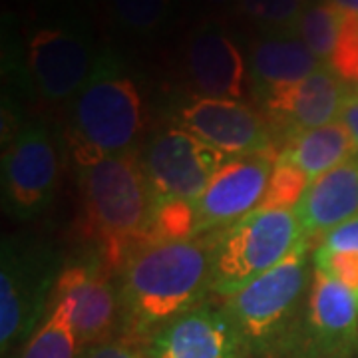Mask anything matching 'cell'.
<instances>
[{"label": "cell", "mask_w": 358, "mask_h": 358, "mask_svg": "<svg viewBox=\"0 0 358 358\" xmlns=\"http://www.w3.org/2000/svg\"><path fill=\"white\" fill-rule=\"evenodd\" d=\"M209 4L213 6H225V4H231V2H237V0H207Z\"/></svg>", "instance_id": "4dcf8cb0"}, {"label": "cell", "mask_w": 358, "mask_h": 358, "mask_svg": "<svg viewBox=\"0 0 358 358\" xmlns=\"http://www.w3.org/2000/svg\"><path fill=\"white\" fill-rule=\"evenodd\" d=\"M315 268L329 273L338 282L358 294V253L355 251H315Z\"/></svg>", "instance_id": "484cf974"}, {"label": "cell", "mask_w": 358, "mask_h": 358, "mask_svg": "<svg viewBox=\"0 0 358 358\" xmlns=\"http://www.w3.org/2000/svg\"><path fill=\"white\" fill-rule=\"evenodd\" d=\"M213 233L187 239H154L136 249L122 267L120 305L124 327L152 338L179 315L199 307L213 289Z\"/></svg>", "instance_id": "6da1fadb"}, {"label": "cell", "mask_w": 358, "mask_h": 358, "mask_svg": "<svg viewBox=\"0 0 358 358\" xmlns=\"http://www.w3.org/2000/svg\"><path fill=\"white\" fill-rule=\"evenodd\" d=\"M308 239H303L289 255L241 291L223 299L249 350L279 352L294 324L296 308L308 279Z\"/></svg>", "instance_id": "277c9868"}, {"label": "cell", "mask_w": 358, "mask_h": 358, "mask_svg": "<svg viewBox=\"0 0 358 358\" xmlns=\"http://www.w3.org/2000/svg\"><path fill=\"white\" fill-rule=\"evenodd\" d=\"M357 154V145L348 129L341 120H336L320 128L296 131L282 148L279 157L296 167L310 183L334 167L343 166Z\"/></svg>", "instance_id": "d6986e66"}, {"label": "cell", "mask_w": 358, "mask_h": 358, "mask_svg": "<svg viewBox=\"0 0 358 358\" xmlns=\"http://www.w3.org/2000/svg\"><path fill=\"white\" fill-rule=\"evenodd\" d=\"M294 213L308 241L358 215V159L352 157L310 181Z\"/></svg>", "instance_id": "e0dca14e"}, {"label": "cell", "mask_w": 358, "mask_h": 358, "mask_svg": "<svg viewBox=\"0 0 358 358\" xmlns=\"http://www.w3.org/2000/svg\"><path fill=\"white\" fill-rule=\"evenodd\" d=\"M185 68L197 98L239 100L245 96L247 62L239 46L217 22L193 30L185 52Z\"/></svg>", "instance_id": "9a60e30c"}, {"label": "cell", "mask_w": 358, "mask_h": 358, "mask_svg": "<svg viewBox=\"0 0 358 358\" xmlns=\"http://www.w3.org/2000/svg\"><path fill=\"white\" fill-rule=\"evenodd\" d=\"M346 98L345 80L324 64L301 82L268 92L265 103L271 114L296 134L341 120Z\"/></svg>", "instance_id": "2e32d148"}, {"label": "cell", "mask_w": 358, "mask_h": 358, "mask_svg": "<svg viewBox=\"0 0 358 358\" xmlns=\"http://www.w3.org/2000/svg\"><path fill=\"white\" fill-rule=\"evenodd\" d=\"M341 122L348 129L358 152V94H348L345 106H343V112H341Z\"/></svg>", "instance_id": "f1b7e54d"}, {"label": "cell", "mask_w": 358, "mask_h": 358, "mask_svg": "<svg viewBox=\"0 0 358 358\" xmlns=\"http://www.w3.org/2000/svg\"><path fill=\"white\" fill-rule=\"evenodd\" d=\"M307 185L308 179L296 167L279 157L261 207H291L294 209V205L303 197Z\"/></svg>", "instance_id": "cb8c5ba5"}, {"label": "cell", "mask_w": 358, "mask_h": 358, "mask_svg": "<svg viewBox=\"0 0 358 358\" xmlns=\"http://www.w3.org/2000/svg\"><path fill=\"white\" fill-rule=\"evenodd\" d=\"M343 20H345V13L341 8H336L331 0H320L315 4H307L294 30L307 44L308 50L322 64H329L341 36Z\"/></svg>", "instance_id": "44dd1931"}, {"label": "cell", "mask_w": 358, "mask_h": 358, "mask_svg": "<svg viewBox=\"0 0 358 358\" xmlns=\"http://www.w3.org/2000/svg\"><path fill=\"white\" fill-rule=\"evenodd\" d=\"M305 237L291 207H257L235 225L217 231L213 293L227 299L267 273Z\"/></svg>", "instance_id": "5b68a950"}, {"label": "cell", "mask_w": 358, "mask_h": 358, "mask_svg": "<svg viewBox=\"0 0 358 358\" xmlns=\"http://www.w3.org/2000/svg\"><path fill=\"white\" fill-rule=\"evenodd\" d=\"M336 8H341L343 13L358 16V0H331Z\"/></svg>", "instance_id": "f546056e"}, {"label": "cell", "mask_w": 358, "mask_h": 358, "mask_svg": "<svg viewBox=\"0 0 358 358\" xmlns=\"http://www.w3.org/2000/svg\"><path fill=\"white\" fill-rule=\"evenodd\" d=\"M173 0H108L117 24L131 34L150 36L166 24Z\"/></svg>", "instance_id": "7402d4cb"}, {"label": "cell", "mask_w": 358, "mask_h": 358, "mask_svg": "<svg viewBox=\"0 0 358 358\" xmlns=\"http://www.w3.org/2000/svg\"><path fill=\"white\" fill-rule=\"evenodd\" d=\"M82 348L62 301L52 299V307L38 331L30 336L18 358H80Z\"/></svg>", "instance_id": "ffe728a7"}, {"label": "cell", "mask_w": 358, "mask_h": 358, "mask_svg": "<svg viewBox=\"0 0 358 358\" xmlns=\"http://www.w3.org/2000/svg\"><path fill=\"white\" fill-rule=\"evenodd\" d=\"M176 120L179 128L227 157L275 152L263 117L239 100L195 98L179 108Z\"/></svg>", "instance_id": "7c38bea8"}, {"label": "cell", "mask_w": 358, "mask_h": 358, "mask_svg": "<svg viewBox=\"0 0 358 358\" xmlns=\"http://www.w3.org/2000/svg\"><path fill=\"white\" fill-rule=\"evenodd\" d=\"M239 10L263 30H294L307 0H237Z\"/></svg>", "instance_id": "603a6c76"}, {"label": "cell", "mask_w": 358, "mask_h": 358, "mask_svg": "<svg viewBox=\"0 0 358 358\" xmlns=\"http://www.w3.org/2000/svg\"><path fill=\"white\" fill-rule=\"evenodd\" d=\"M58 154L44 124L32 122L16 129L2 157L4 205L18 219L40 215L54 199Z\"/></svg>", "instance_id": "30bf717a"}, {"label": "cell", "mask_w": 358, "mask_h": 358, "mask_svg": "<svg viewBox=\"0 0 358 358\" xmlns=\"http://www.w3.org/2000/svg\"><path fill=\"white\" fill-rule=\"evenodd\" d=\"M80 233L103 271L122 268L141 245L154 241L155 197L136 152L80 167Z\"/></svg>", "instance_id": "7a4b0ae2"}, {"label": "cell", "mask_w": 358, "mask_h": 358, "mask_svg": "<svg viewBox=\"0 0 358 358\" xmlns=\"http://www.w3.org/2000/svg\"><path fill=\"white\" fill-rule=\"evenodd\" d=\"M48 247L4 239L0 259V352L6 358L38 331L46 299L60 275Z\"/></svg>", "instance_id": "8992f818"}, {"label": "cell", "mask_w": 358, "mask_h": 358, "mask_svg": "<svg viewBox=\"0 0 358 358\" xmlns=\"http://www.w3.org/2000/svg\"><path fill=\"white\" fill-rule=\"evenodd\" d=\"M98 54L90 34L76 24L38 26L26 42V64L42 100H72L88 82Z\"/></svg>", "instance_id": "9c48e42d"}, {"label": "cell", "mask_w": 358, "mask_h": 358, "mask_svg": "<svg viewBox=\"0 0 358 358\" xmlns=\"http://www.w3.org/2000/svg\"><path fill=\"white\" fill-rule=\"evenodd\" d=\"M358 346V294L315 268L303 319L279 348L293 358H348Z\"/></svg>", "instance_id": "52a82bcc"}, {"label": "cell", "mask_w": 358, "mask_h": 358, "mask_svg": "<svg viewBox=\"0 0 358 358\" xmlns=\"http://www.w3.org/2000/svg\"><path fill=\"white\" fill-rule=\"evenodd\" d=\"M279 152L231 157L192 203L193 237L223 231L261 207Z\"/></svg>", "instance_id": "8fae6325"}, {"label": "cell", "mask_w": 358, "mask_h": 358, "mask_svg": "<svg viewBox=\"0 0 358 358\" xmlns=\"http://www.w3.org/2000/svg\"><path fill=\"white\" fill-rule=\"evenodd\" d=\"M324 251H355L358 253V215L343 225L324 233L319 239V247Z\"/></svg>", "instance_id": "4316f807"}, {"label": "cell", "mask_w": 358, "mask_h": 358, "mask_svg": "<svg viewBox=\"0 0 358 358\" xmlns=\"http://www.w3.org/2000/svg\"><path fill=\"white\" fill-rule=\"evenodd\" d=\"M80 358H150L129 338H114L110 343L86 348Z\"/></svg>", "instance_id": "83f0119b"}, {"label": "cell", "mask_w": 358, "mask_h": 358, "mask_svg": "<svg viewBox=\"0 0 358 358\" xmlns=\"http://www.w3.org/2000/svg\"><path fill=\"white\" fill-rule=\"evenodd\" d=\"M52 299L66 303L82 352L92 346L114 341L122 305L120 293L102 267H66L56 281Z\"/></svg>", "instance_id": "4fadbf2b"}, {"label": "cell", "mask_w": 358, "mask_h": 358, "mask_svg": "<svg viewBox=\"0 0 358 358\" xmlns=\"http://www.w3.org/2000/svg\"><path fill=\"white\" fill-rule=\"evenodd\" d=\"M329 66L345 82H358V16L345 13L341 36Z\"/></svg>", "instance_id": "d4e9b609"}, {"label": "cell", "mask_w": 358, "mask_h": 358, "mask_svg": "<svg viewBox=\"0 0 358 358\" xmlns=\"http://www.w3.org/2000/svg\"><path fill=\"white\" fill-rule=\"evenodd\" d=\"M247 343L223 307L192 308L150 338V358H243Z\"/></svg>", "instance_id": "5bb4252c"}, {"label": "cell", "mask_w": 358, "mask_h": 358, "mask_svg": "<svg viewBox=\"0 0 358 358\" xmlns=\"http://www.w3.org/2000/svg\"><path fill=\"white\" fill-rule=\"evenodd\" d=\"M143 129L138 84L112 52H100L88 82L70 100L68 145L78 167L134 152Z\"/></svg>", "instance_id": "3957f363"}, {"label": "cell", "mask_w": 358, "mask_h": 358, "mask_svg": "<svg viewBox=\"0 0 358 358\" xmlns=\"http://www.w3.org/2000/svg\"><path fill=\"white\" fill-rule=\"evenodd\" d=\"M320 66L324 64L308 50L296 30H263L249 50V74L265 96L301 82Z\"/></svg>", "instance_id": "ac0fdd59"}, {"label": "cell", "mask_w": 358, "mask_h": 358, "mask_svg": "<svg viewBox=\"0 0 358 358\" xmlns=\"http://www.w3.org/2000/svg\"><path fill=\"white\" fill-rule=\"evenodd\" d=\"M229 159L189 131L169 128L150 141L141 166L155 201L193 203Z\"/></svg>", "instance_id": "ba28073f"}]
</instances>
